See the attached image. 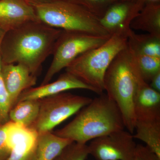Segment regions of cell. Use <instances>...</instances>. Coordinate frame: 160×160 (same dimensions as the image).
<instances>
[{
    "label": "cell",
    "instance_id": "obj_21",
    "mask_svg": "<svg viewBox=\"0 0 160 160\" xmlns=\"http://www.w3.org/2000/svg\"><path fill=\"white\" fill-rule=\"evenodd\" d=\"M4 32L0 30V46ZM2 61L0 53V126L9 121V111L12 106L10 97L5 86L2 75Z\"/></svg>",
    "mask_w": 160,
    "mask_h": 160
},
{
    "label": "cell",
    "instance_id": "obj_17",
    "mask_svg": "<svg viewBox=\"0 0 160 160\" xmlns=\"http://www.w3.org/2000/svg\"><path fill=\"white\" fill-rule=\"evenodd\" d=\"M127 45L136 55L160 58V37L148 33L137 34L131 29L128 34Z\"/></svg>",
    "mask_w": 160,
    "mask_h": 160
},
{
    "label": "cell",
    "instance_id": "obj_16",
    "mask_svg": "<svg viewBox=\"0 0 160 160\" xmlns=\"http://www.w3.org/2000/svg\"><path fill=\"white\" fill-rule=\"evenodd\" d=\"M130 28L160 37V2L146 4L132 22Z\"/></svg>",
    "mask_w": 160,
    "mask_h": 160
},
{
    "label": "cell",
    "instance_id": "obj_9",
    "mask_svg": "<svg viewBox=\"0 0 160 160\" xmlns=\"http://www.w3.org/2000/svg\"><path fill=\"white\" fill-rule=\"evenodd\" d=\"M143 7L133 0H122L112 5L99 18L101 26L110 35L129 34L130 24Z\"/></svg>",
    "mask_w": 160,
    "mask_h": 160
},
{
    "label": "cell",
    "instance_id": "obj_24",
    "mask_svg": "<svg viewBox=\"0 0 160 160\" xmlns=\"http://www.w3.org/2000/svg\"><path fill=\"white\" fill-rule=\"evenodd\" d=\"M8 122L0 126V160H7L12 150L8 140Z\"/></svg>",
    "mask_w": 160,
    "mask_h": 160
},
{
    "label": "cell",
    "instance_id": "obj_28",
    "mask_svg": "<svg viewBox=\"0 0 160 160\" xmlns=\"http://www.w3.org/2000/svg\"><path fill=\"white\" fill-rule=\"evenodd\" d=\"M29 3H42L49 2L57 0H26Z\"/></svg>",
    "mask_w": 160,
    "mask_h": 160
},
{
    "label": "cell",
    "instance_id": "obj_11",
    "mask_svg": "<svg viewBox=\"0 0 160 160\" xmlns=\"http://www.w3.org/2000/svg\"><path fill=\"white\" fill-rule=\"evenodd\" d=\"M38 133L9 121L8 137L12 150L7 160H34Z\"/></svg>",
    "mask_w": 160,
    "mask_h": 160
},
{
    "label": "cell",
    "instance_id": "obj_12",
    "mask_svg": "<svg viewBox=\"0 0 160 160\" xmlns=\"http://www.w3.org/2000/svg\"><path fill=\"white\" fill-rule=\"evenodd\" d=\"M36 21L39 20L26 0H0V29L4 32Z\"/></svg>",
    "mask_w": 160,
    "mask_h": 160
},
{
    "label": "cell",
    "instance_id": "obj_20",
    "mask_svg": "<svg viewBox=\"0 0 160 160\" xmlns=\"http://www.w3.org/2000/svg\"><path fill=\"white\" fill-rule=\"evenodd\" d=\"M132 53L141 76L145 82L149 83L152 78L160 72V58L136 55Z\"/></svg>",
    "mask_w": 160,
    "mask_h": 160
},
{
    "label": "cell",
    "instance_id": "obj_8",
    "mask_svg": "<svg viewBox=\"0 0 160 160\" xmlns=\"http://www.w3.org/2000/svg\"><path fill=\"white\" fill-rule=\"evenodd\" d=\"M137 145L133 134L124 129L92 140L88 146L97 160H133Z\"/></svg>",
    "mask_w": 160,
    "mask_h": 160
},
{
    "label": "cell",
    "instance_id": "obj_7",
    "mask_svg": "<svg viewBox=\"0 0 160 160\" xmlns=\"http://www.w3.org/2000/svg\"><path fill=\"white\" fill-rule=\"evenodd\" d=\"M92 100L89 97L66 92L41 99L38 116L30 128L38 134L51 132L87 106Z\"/></svg>",
    "mask_w": 160,
    "mask_h": 160
},
{
    "label": "cell",
    "instance_id": "obj_5",
    "mask_svg": "<svg viewBox=\"0 0 160 160\" xmlns=\"http://www.w3.org/2000/svg\"><path fill=\"white\" fill-rule=\"evenodd\" d=\"M30 4L39 21L53 28L102 36H111L101 26L99 18L78 4L67 0Z\"/></svg>",
    "mask_w": 160,
    "mask_h": 160
},
{
    "label": "cell",
    "instance_id": "obj_14",
    "mask_svg": "<svg viewBox=\"0 0 160 160\" xmlns=\"http://www.w3.org/2000/svg\"><path fill=\"white\" fill-rule=\"evenodd\" d=\"M2 72L12 107L22 92L36 85L37 77L32 74L26 66L19 64L2 63Z\"/></svg>",
    "mask_w": 160,
    "mask_h": 160
},
{
    "label": "cell",
    "instance_id": "obj_25",
    "mask_svg": "<svg viewBox=\"0 0 160 160\" xmlns=\"http://www.w3.org/2000/svg\"><path fill=\"white\" fill-rule=\"evenodd\" d=\"M133 160H160V158L148 146L138 144L137 145Z\"/></svg>",
    "mask_w": 160,
    "mask_h": 160
},
{
    "label": "cell",
    "instance_id": "obj_6",
    "mask_svg": "<svg viewBox=\"0 0 160 160\" xmlns=\"http://www.w3.org/2000/svg\"><path fill=\"white\" fill-rule=\"evenodd\" d=\"M110 37L62 30L53 48L52 62L41 85L50 82L57 73L79 56L102 45Z\"/></svg>",
    "mask_w": 160,
    "mask_h": 160
},
{
    "label": "cell",
    "instance_id": "obj_4",
    "mask_svg": "<svg viewBox=\"0 0 160 160\" xmlns=\"http://www.w3.org/2000/svg\"><path fill=\"white\" fill-rule=\"evenodd\" d=\"M128 35H112L106 42L80 55L66 68V71L91 86L96 93L104 91V78L114 58L127 44Z\"/></svg>",
    "mask_w": 160,
    "mask_h": 160
},
{
    "label": "cell",
    "instance_id": "obj_1",
    "mask_svg": "<svg viewBox=\"0 0 160 160\" xmlns=\"http://www.w3.org/2000/svg\"><path fill=\"white\" fill-rule=\"evenodd\" d=\"M62 31L36 21L5 32L0 46L2 63L21 64L37 77Z\"/></svg>",
    "mask_w": 160,
    "mask_h": 160
},
{
    "label": "cell",
    "instance_id": "obj_15",
    "mask_svg": "<svg viewBox=\"0 0 160 160\" xmlns=\"http://www.w3.org/2000/svg\"><path fill=\"white\" fill-rule=\"evenodd\" d=\"M72 141L52 132L38 133L34 160H53Z\"/></svg>",
    "mask_w": 160,
    "mask_h": 160
},
{
    "label": "cell",
    "instance_id": "obj_22",
    "mask_svg": "<svg viewBox=\"0 0 160 160\" xmlns=\"http://www.w3.org/2000/svg\"><path fill=\"white\" fill-rule=\"evenodd\" d=\"M89 155L86 144L72 142L66 146L53 160H86Z\"/></svg>",
    "mask_w": 160,
    "mask_h": 160
},
{
    "label": "cell",
    "instance_id": "obj_3",
    "mask_svg": "<svg viewBox=\"0 0 160 160\" xmlns=\"http://www.w3.org/2000/svg\"><path fill=\"white\" fill-rule=\"evenodd\" d=\"M140 74L133 54L127 44L112 62L104 78V91L117 105L125 128L132 134L135 123L133 104Z\"/></svg>",
    "mask_w": 160,
    "mask_h": 160
},
{
    "label": "cell",
    "instance_id": "obj_23",
    "mask_svg": "<svg viewBox=\"0 0 160 160\" xmlns=\"http://www.w3.org/2000/svg\"><path fill=\"white\" fill-rule=\"evenodd\" d=\"M78 4L93 15L100 18L109 7L116 2L122 0H67Z\"/></svg>",
    "mask_w": 160,
    "mask_h": 160
},
{
    "label": "cell",
    "instance_id": "obj_2",
    "mask_svg": "<svg viewBox=\"0 0 160 160\" xmlns=\"http://www.w3.org/2000/svg\"><path fill=\"white\" fill-rule=\"evenodd\" d=\"M75 118L53 132L60 137L82 144L125 128L119 109L102 93L81 109Z\"/></svg>",
    "mask_w": 160,
    "mask_h": 160
},
{
    "label": "cell",
    "instance_id": "obj_10",
    "mask_svg": "<svg viewBox=\"0 0 160 160\" xmlns=\"http://www.w3.org/2000/svg\"><path fill=\"white\" fill-rule=\"evenodd\" d=\"M133 110L135 123L160 122V92L152 89L141 74L138 78Z\"/></svg>",
    "mask_w": 160,
    "mask_h": 160
},
{
    "label": "cell",
    "instance_id": "obj_13",
    "mask_svg": "<svg viewBox=\"0 0 160 160\" xmlns=\"http://www.w3.org/2000/svg\"><path fill=\"white\" fill-rule=\"evenodd\" d=\"M75 89H86L96 93L94 89L91 86L83 82L73 75L66 72L54 82L26 89L20 95L16 103L26 100H40Z\"/></svg>",
    "mask_w": 160,
    "mask_h": 160
},
{
    "label": "cell",
    "instance_id": "obj_18",
    "mask_svg": "<svg viewBox=\"0 0 160 160\" xmlns=\"http://www.w3.org/2000/svg\"><path fill=\"white\" fill-rule=\"evenodd\" d=\"M39 109V100H26L18 102L9 111V121L30 128L36 121Z\"/></svg>",
    "mask_w": 160,
    "mask_h": 160
},
{
    "label": "cell",
    "instance_id": "obj_27",
    "mask_svg": "<svg viewBox=\"0 0 160 160\" xmlns=\"http://www.w3.org/2000/svg\"><path fill=\"white\" fill-rule=\"evenodd\" d=\"M141 6L144 7L148 3L160 2V0H133Z\"/></svg>",
    "mask_w": 160,
    "mask_h": 160
},
{
    "label": "cell",
    "instance_id": "obj_19",
    "mask_svg": "<svg viewBox=\"0 0 160 160\" xmlns=\"http://www.w3.org/2000/svg\"><path fill=\"white\" fill-rule=\"evenodd\" d=\"M134 139L141 140L160 158V122L135 124Z\"/></svg>",
    "mask_w": 160,
    "mask_h": 160
},
{
    "label": "cell",
    "instance_id": "obj_26",
    "mask_svg": "<svg viewBox=\"0 0 160 160\" xmlns=\"http://www.w3.org/2000/svg\"><path fill=\"white\" fill-rule=\"evenodd\" d=\"M149 84L150 87L155 91L160 92V72L152 78Z\"/></svg>",
    "mask_w": 160,
    "mask_h": 160
}]
</instances>
